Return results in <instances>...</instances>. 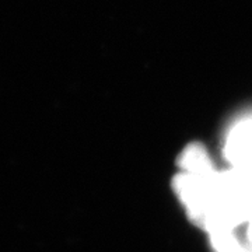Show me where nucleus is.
<instances>
[{
    "label": "nucleus",
    "mask_w": 252,
    "mask_h": 252,
    "mask_svg": "<svg viewBox=\"0 0 252 252\" xmlns=\"http://www.w3.org/2000/svg\"><path fill=\"white\" fill-rule=\"evenodd\" d=\"M216 174L213 177H200L188 172H180L172 180V189L187 209L189 220L203 230L206 228L215 205Z\"/></svg>",
    "instance_id": "obj_1"
},
{
    "label": "nucleus",
    "mask_w": 252,
    "mask_h": 252,
    "mask_svg": "<svg viewBox=\"0 0 252 252\" xmlns=\"http://www.w3.org/2000/svg\"><path fill=\"white\" fill-rule=\"evenodd\" d=\"M224 157L231 168L252 172V118L238 122L230 130L224 144Z\"/></svg>",
    "instance_id": "obj_2"
},
{
    "label": "nucleus",
    "mask_w": 252,
    "mask_h": 252,
    "mask_svg": "<svg viewBox=\"0 0 252 252\" xmlns=\"http://www.w3.org/2000/svg\"><path fill=\"white\" fill-rule=\"evenodd\" d=\"M178 165L181 172H188L200 177H213L217 172L206 149L200 143L188 144L181 153Z\"/></svg>",
    "instance_id": "obj_3"
},
{
    "label": "nucleus",
    "mask_w": 252,
    "mask_h": 252,
    "mask_svg": "<svg viewBox=\"0 0 252 252\" xmlns=\"http://www.w3.org/2000/svg\"><path fill=\"white\" fill-rule=\"evenodd\" d=\"M210 245L215 252H251L247 245L240 243L233 230H220L209 233Z\"/></svg>",
    "instance_id": "obj_4"
},
{
    "label": "nucleus",
    "mask_w": 252,
    "mask_h": 252,
    "mask_svg": "<svg viewBox=\"0 0 252 252\" xmlns=\"http://www.w3.org/2000/svg\"><path fill=\"white\" fill-rule=\"evenodd\" d=\"M248 227H247V247L252 252V217L248 220Z\"/></svg>",
    "instance_id": "obj_5"
}]
</instances>
